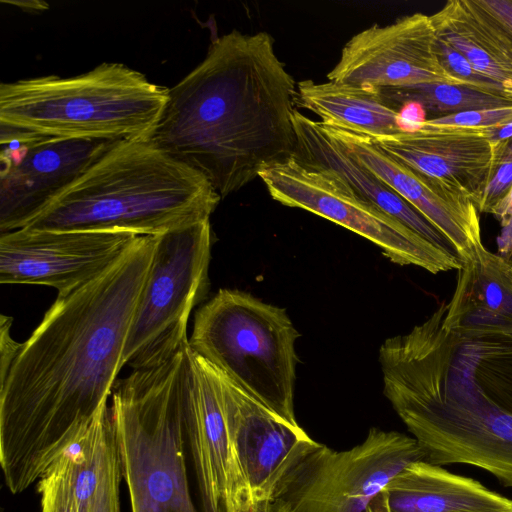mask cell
Returning <instances> with one entry per match:
<instances>
[{
	"instance_id": "11",
	"label": "cell",
	"mask_w": 512,
	"mask_h": 512,
	"mask_svg": "<svg viewBox=\"0 0 512 512\" xmlns=\"http://www.w3.org/2000/svg\"><path fill=\"white\" fill-rule=\"evenodd\" d=\"M0 128V234L26 227L123 141L40 136Z\"/></svg>"
},
{
	"instance_id": "25",
	"label": "cell",
	"mask_w": 512,
	"mask_h": 512,
	"mask_svg": "<svg viewBox=\"0 0 512 512\" xmlns=\"http://www.w3.org/2000/svg\"><path fill=\"white\" fill-rule=\"evenodd\" d=\"M512 187V137L496 142L492 168L476 208L490 213Z\"/></svg>"
},
{
	"instance_id": "20",
	"label": "cell",
	"mask_w": 512,
	"mask_h": 512,
	"mask_svg": "<svg viewBox=\"0 0 512 512\" xmlns=\"http://www.w3.org/2000/svg\"><path fill=\"white\" fill-rule=\"evenodd\" d=\"M430 18L438 38L512 97V34L478 0H450Z\"/></svg>"
},
{
	"instance_id": "14",
	"label": "cell",
	"mask_w": 512,
	"mask_h": 512,
	"mask_svg": "<svg viewBox=\"0 0 512 512\" xmlns=\"http://www.w3.org/2000/svg\"><path fill=\"white\" fill-rule=\"evenodd\" d=\"M193 360L196 383L188 411L187 446L196 476L199 510L242 512L250 500V490L228 428L218 374L195 353Z\"/></svg>"
},
{
	"instance_id": "30",
	"label": "cell",
	"mask_w": 512,
	"mask_h": 512,
	"mask_svg": "<svg viewBox=\"0 0 512 512\" xmlns=\"http://www.w3.org/2000/svg\"><path fill=\"white\" fill-rule=\"evenodd\" d=\"M426 110L416 102L403 104L398 111V124L402 132L418 131L427 120Z\"/></svg>"
},
{
	"instance_id": "19",
	"label": "cell",
	"mask_w": 512,
	"mask_h": 512,
	"mask_svg": "<svg viewBox=\"0 0 512 512\" xmlns=\"http://www.w3.org/2000/svg\"><path fill=\"white\" fill-rule=\"evenodd\" d=\"M383 491L389 512H512V499L425 460L409 464Z\"/></svg>"
},
{
	"instance_id": "27",
	"label": "cell",
	"mask_w": 512,
	"mask_h": 512,
	"mask_svg": "<svg viewBox=\"0 0 512 512\" xmlns=\"http://www.w3.org/2000/svg\"><path fill=\"white\" fill-rule=\"evenodd\" d=\"M435 48L442 66L464 85L490 94L510 96L500 84L476 71L459 52L437 36Z\"/></svg>"
},
{
	"instance_id": "12",
	"label": "cell",
	"mask_w": 512,
	"mask_h": 512,
	"mask_svg": "<svg viewBox=\"0 0 512 512\" xmlns=\"http://www.w3.org/2000/svg\"><path fill=\"white\" fill-rule=\"evenodd\" d=\"M138 236L26 228L0 234V283L44 285L65 295L110 267Z\"/></svg>"
},
{
	"instance_id": "22",
	"label": "cell",
	"mask_w": 512,
	"mask_h": 512,
	"mask_svg": "<svg viewBox=\"0 0 512 512\" xmlns=\"http://www.w3.org/2000/svg\"><path fill=\"white\" fill-rule=\"evenodd\" d=\"M295 103L317 115L320 121L337 125L373 139L402 132L398 109L380 88L351 83L303 80L297 84Z\"/></svg>"
},
{
	"instance_id": "31",
	"label": "cell",
	"mask_w": 512,
	"mask_h": 512,
	"mask_svg": "<svg viewBox=\"0 0 512 512\" xmlns=\"http://www.w3.org/2000/svg\"><path fill=\"white\" fill-rule=\"evenodd\" d=\"M512 34V0H478Z\"/></svg>"
},
{
	"instance_id": "1",
	"label": "cell",
	"mask_w": 512,
	"mask_h": 512,
	"mask_svg": "<svg viewBox=\"0 0 512 512\" xmlns=\"http://www.w3.org/2000/svg\"><path fill=\"white\" fill-rule=\"evenodd\" d=\"M156 237L57 296L0 379V464L11 493L39 481L112 394Z\"/></svg>"
},
{
	"instance_id": "13",
	"label": "cell",
	"mask_w": 512,
	"mask_h": 512,
	"mask_svg": "<svg viewBox=\"0 0 512 512\" xmlns=\"http://www.w3.org/2000/svg\"><path fill=\"white\" fill-rule=\"evenodd\" d=\"M429 15L417 12L386 26L373 25L343 47L328 81L402 87L425 83L466 86L442 66Z\"/></svg>"
},
{
	"instance_id": "33",
	"label": "cell",
	"mask_w": 512,
	"mask_h": 512,
	"mask_svg": "<svg viewBox=\"0 0 512 512\" xmlns=\"http://www.w3.org/2000/svg\"><path fill=\"white\" fill-rule=\"evenodd\" d=\"M491 214L500 221L502 227L512 224V187L506 196L494 207Z\"/></svg>"
},
{
	"instance_id": "8",
	"label": "cell",
	"mask_w": 512,
	"mask_h": 512,
	"mask_svg": "<svg viewBox=\"0 0 512 512\" xmlns=\"http://www.w3.org/2000/svg\"><path fill=\"white\" fill-rule=\"evenodd\" d=\"M421 460L414 437L375 427L349 450L312 440L284 466L267 498L290 512H366L394 476Z\"/></svg>"
},
{
	"instance_id": "9",
	"label": "cell",
	"mask_w": 512,
	"mask_h": 512,
	"mask_svg": "<svg viewBox=\"0 0 512 512\" xmlns=\"http://www.w3.org/2000/svg\"><path fill=\"white\" fill-rule=\"evenodd\" d=\"M152 263L128 331L122 366H157L188 344L192 309L206 296L210 219L157 235Z\"/></svg>"
},
{
	"instance_id": "34",
	"label": "cell",
	"mask_w": 512,
	"mask_h": 512,
	"mask_svg": "<svg viewBox=\"0 0 512 512\" xmlns=\"http://www.w3.org/2000/svg\"><path fill=\"white\" fill-rule=\"evenodd\" d=\"M366 512H389V508L385 500H378L371 504Z\"/></svg>"
},
{
	"instance_id": "3",
	"label": "cell",
	"mask_w": 512,
	"mask_h": 512,
	"mask_svg": "<svg viewBox=\"0 0 512 512\" xmlns=\"http://www.w3.org/2000/svg\"><path fill=\"white\" fill-rule=\"evenodd\" d=\"M296 97L273 37L233 30L168 88L149 141L204 175L224 198L294 154Z\"/></svg>"
},
{
	"instance_id": "26",
	"label": "cell",
	"mask_w": 512,
	"mask_h": 512,
	"mask_svg": "<svg viewBox=\"0 0 512 512\" xmlns=\"http://www.w3.org/2000/svg\"><path fill=\"white\" fill-rule=\"evenodd\" d=\"M512 122V105L468 110L427 119L421 128L487 130Z\"/></svg>"
},
{
	"instance_id": "28",
	"label": "cell",
	"mask_w": 512,
	"mask_h": 512,
	"mask_svg": "<svg viewBox=\"0 0 512 512\" xmlns=\"http://www.w3.org/2000/svg\"><path fill=\"white\" fill-rule=\"evenodd\" d=\"M122 479L123 474L117 443L106 462L91 512H121L120 482Z\"/></svg>"
},
{
	"instance_id": "23",
	"label": "cell",
	"mask_w": 512,
	"mask_h": 512,
	"mask_svg": "<svg viewBox=\"0 0 512 512\" xmlns=\"http://www.w3.org/2000/svg\"><path fill=\"white\" fill-rule=\"evenodd\" d=\"M383 97L398 110L407 102L420 104L428 113L440 116L468 110L512 105V97L486 93L468 86L425 83L380 88Z\"/></svg>"
},
{
	"instance_id": "18",
	"label": "cell",
	"mask_w": 512,
	"mask_h": 512,
	"mask_svg": "<svg viewBox=\"0 0 512 512\" xmlns=\"http://www.w3.org/2000/svg\"><path fill=\"white\" fill-rule=\"evenodd\" d=\"M293 125L296 136L295 156L305 162L335 172L380 210L431 243L455 253L448 240L434 225L350 155L323 130L319 121L313 120L295 109Z\"/></svg>"
},
{
	"instance_id": "32",
	"label": "cell",
	"mask_w": 512,
	"mask_h": 512,
	"mask_svg": "<svg viewBox=\"0 0 512 512\" xmlns=\"http://www.w3.org/2000/svg\"><path fill=\"white\" fill-rule=\"evenodd\" d=\"M242 512H290V510L282 502L266 498L248 500Z\"/></svg>"
},
{
	"instance_id": "7",
	"label": "cell",
	"mask_w": 512,
	"mask_h": 512,
	"mask_svg": "<svg viewBox=\"0 0 512 512\" xmlns=\"http://www.w3.org/2000/svg\"><path fill=\"white\" fill-rule=\"evenodd\" d=\"M300 337L286 310L220 289L195 314L188 345L249 395L292 424Z\"/></svg>"
},
{
	"instance_id": "16",
	"label": "cell",
	"mask_w": 512,
	"mask_h": 512,
	"mask_svg": "<svg viewBox=\"0 0 512 512\" xmlns=\"http://www.w3.org/2000/svg\"><path fill=\"white\" fill-rule=\"evenodd\" d=\"M216 371L228 428L250 499H265L291 457L313 439L299 424L286 421Z\"/></svg>"
},
{
	"instance_id": "6",
	"label": "cell",
	"mask_w": 512,
	"mask_h": 512,
	"mask_svg": "<svg viewBox=\"0 0 512 512\" xmlns=\"http://www.w3.org/2000/svg\"><path fill=\"white\" fill-rule=\"evenodd\" d=\"M168 88L122 63H101L73 77L3 82L0 127L40 136L149 140Z\"/></svg>"
},
{
	"instance_id": "5",
	"label": "cell",
	"mask_w": 512,
	"mask_h": 512,
	"mask_svg": "<svg viewBox=\"0 0 512 512\" xmlns=\"http://www.w3.org/2000/svg\"><path fill=\"white\" fill-rule=\"evenodd\" d=\"M195 383L186 344L167 361L132 370L114 384L110 410L131 512H200L186 462Z\"/></svg>"
},
{
	"instance_id": "17",
	"label": "cell",
	"mask_w": 512,
	"mask_h": 512,
	"mask_svg": "<svg viewBox=\"0 0 512 512\" xmlns=\"http://www.w3.org/2000/svg\"><path fill=\"white\" fill-rule=\"evenodd\" d=\"M489 131L421 128L372 139L397 161L465 194L476 204L494 159L497 141L490 139Z\"/></svg>"
},
{
	"instance_id": "15",
	"label": "cell",
	"mask_w": 512,
	"mask_h": 512,
	"mask_svg": "<svg viewBox=\"0 0 512 512\" xmlns=\"http://www.w3.org/2000/svg\"><path fill=\"white\" fill-rule=\"evenodd\" d=\"M319 123L350 155L434 225L463 263L475 256L483 243L479 211L471 198L397 161L368 135Z\"/></svg>"
},
{
	"instance_id": "4",
	"label": "cell",
	"mask_w": 512,
	"mask_h": 512,
	"mask_svg": "<svg viewBox=\"0 0 512 512\" xmlns=\"http://www.w3.org/2000/svg\"><path fill=\"white\" fill-rule=\"evenodd\" d=\"M221 196L149 140L112 147L26 227L157 236L210 219Z\"/></svg>"
},
{
	"instance_id": "21",
	"label": "cell",
	"mask_w": 512,
	"mask_h": 512,
	"mask_svg": "<svg viewBox=\"0 0 512 512\" xmlns=\"http://www.w3.org/2000/svg\"><path fill=\"white\" fill-rule=\"evenodd\" d=\"M447 326L496 327L512 324V260L479 247L458 270L449 302H442Z\"/></svg>"
},
{
	"instance_id": "2",
	"label": "cell",
	"mask_w": 512,
	"mask_h": 512,
	"mask_svg": "<svg viewBox=\"0 0 512 512\" xmlns=\"http://www.w3.org/2000/svg\"><path fill=\"white\" fill-rule=\"evenodd\" d=\"M383 392L425 461L467 464L512 488V325L450 327L441 305L379 348Z\"/></svg>"
},
{
	"instance_id": "29",
	"label": "cell",
	"mask_w": 512,
	"mask_h": 512,
	"mask_svg": "<svg viewBox=\"0 0 512 512\" xmlns=\"http://www.w3.org/2000/svg\"><path fill=\"white\" fill-rule=\"evenodd\" d=\"M12 319L1 315V348H0V372L1 379L5 377L10 367L12 366L15 358L17 357L22 344L13 340L10 335Z\"/></svg>"
},
{
	"instance_id": "10",
	"label": "cell",
	"mask_w": 512,
	"mask_h": 512,
	"mask_svg": "<svg viewBox=\"0 0 512 512\" xmlns=\"http://www.w3.org/2000/svg\"><path fill=\"white\" fill-rule=\"evenodd\" d=\"M259 177L271 197L328 219L377 245L399 265H415L432 274L459 270L462 260L386 214L335 172L294 154L264 167Z\"/></svg>"
},
{
	"instance_id": "24",
	"label": "cell",
	"mask_w": 512,
	"mask_h": 512,
	"mask_svg": "<svg viewBox=\"0 0 512 512\" xmlns=\"http://www.w3.org/2000/svg\"><path fill=\"white\" fill-rule=\"evenodd\" d=\"M37 490L41 512H81L70 463L64 454L40 478Z\"/></svg>"
}]
</instances>
